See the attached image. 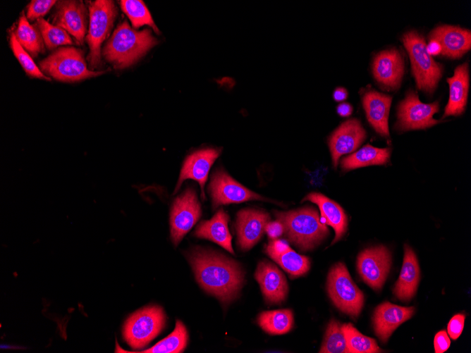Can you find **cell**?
Here are the masks:
<instances>
[{
    "instance_id": "8992f818",
    "label": "cell",
    "mask_w": 471,
    "mask_h": 353,
    "mask_svg": "<svg viewBox=\"0 0 471 353\" xmlns=\"http://www.w3.org/2000/svg\"><path fill=\"white\" fill-rule=\"evenodd\" d=\"M327 291L334 305L343 313L356 318L364 304V295L352 280L343 263L334 265L328 274Z\"/></svg>"
},
{
    "instance_id": "52a82bcc",
    "label": "cell",
    "mask_w": 471,
    "mask_h": 353,
    "mask_svg": "<svg viewBox=\"0 0 471 353\" xmlns=\"http://www.w3.org/2000/svg\"><path fill=\"white\" fill-rule=\"evenodd\" d=\"M90 25L87 42L90 53L87 60L90 70L98 68L102 63L100 49L109 35L117 14L114 1L97 0L90 3Z\"/></svg>"
},
{
    "instance_id": "d4e9b609",
    "label": "cell",
    "mask_w": 471,
    "mask_h": 353,
    "mask_svg": "<svg viewBox=\"0 0 471 353\" xmlns=\"http://www.w3.org/2000/svg\"><path fill=\"white\" fill-rule=\"evenodd\" d=\"M449 85V99L443 118L448 116H458L465 110L469 88L467 63L458 66L451 78H447Z\"/></svg>"
},
{
    "instance_id": "4fadbf2b",
    "label": "cell",
    "mask_w": 471,
    "mask_h": 353,
    "mask_svg": "<svg viewBox=\"0 0 471 353\" xmlns=\"http://www.w3.org/2000/svg\"><path fill=\"white\" fill-rule=\"evenodd\" d=\"M87 10L81 1H59L53 18L54 25L65 30L79 44L83 43L87 28Z\"/></svg>"
},
{
    "instance_id": "7a4b0ae2",
    "label": "cell",
    "mask_w": 471,
    "mask_h": 353,
    "mask_svg": "<svg viewBox=\"0 0 471 353\" xmlns=\"http://www.w3.org/2000/svg\"><path fill=\"white\" fill-rule=\"evenodd\" d=\"M157 44L150 30L137 31L124 21L105 45L103 56L115 68L121 69L135 63Z\"/></svg>"
},
{
    "instance_id": "9a60e30c",
    "label": "cell",
    "mask_w": 471,
    "mask_h": 353,
    "mask_svg": "<svg viewBox=\"0 0 471 353\" xmlns=\"http://www.w3.org/2000/svg\"><path fill=\"white\" fill-rule=\"evenodd\" d=\"M372 69L375 79L384 88L396 89L404 73L403 58L397 49L384 50L374 57Z\"/></svg>"
},
{
    "instance_id": "44dd1931",
    "label": "cell",
    "mask_w": 471,
    "mask_h": 353,
    "mask_svg": "<svg viewBox=\"0 0 471 353\" xmlns=\"http://www.w3.org/2000/svg\"><path fill=\"white\" fill-rule=\"evenodd\" d=\"M265 252L291 277L305 274L310 269V259L296 253L281 240H271L266 246Z\"/></svg>"
},
{
    "instance_id": "30bf717a",
    "label": "cell",
    "mask_w": 471,
    "mask_h": 353,
    "mask_svg": "<svg viewBox=\"0 0 471 353\" xmlns=\"http://www.w3.org/2000/svg\"><path fill=\"white\" fill-rule=\"evenodd\" d=\"M391 264V253L382 245L363 250L357 259V269L360 275L369 286L376 290H381L384 285Z\"/></svg>"
},
{
    "instance_id": "8fae6325",
    "label": "cell",
    "mask_w": 471,
    "mask_h": 353,
    "mask_svg": "<svg viewBox=\"0 0 471 353\" xmlns=\"http://www.w3.org/2000/svg\"><path fill=\"white\" fill-rule=\"evenodd\" d=\"M201 216L200 204L194 190L188 188L177 197L171 211V235L177 245Z\"/></svg>"
},
{
    "instance_id": "f1b7e54d",
    "label": "cell",
    "mask_w": 471,
    "mask_h": 353,
    "mask_svg": "<svg viewBox=\"0 0 471 353\" xmlns=\"http://www.w3.org/2000/svg\"><path fill=\"white\" fill-rule=\"evenodd\" d=\"M14 35L19 44L33 57L44 51L40 32L29 23L23 13Z\"/></svg>"
},
{
    "instance_id": "603a6c76",
    "label": "cell",
    "mask_w": 471,
    "mask_h": 353,
    "mask_svg": "<svg viewBox=\"0 0 471 353\" xmlns=\"http://www.w3.org/2000/svg\"><path fill=\"white\" fill-rule=\"evenodd\" d=\"M404 249L403 263L393 293L398 299L408 302L417 291L420 271L413 250L408 244H405Z\"/></svg>"
},
{
    "instance_id": "4dcf8cb0",
    "label": "cell",
    "mask_w": 471,
    "mask_h": 353,
    "mask_svg": "<svg viewBox=\"0 0 471 353\" xmlns=\"http://www.w3.org/2000/svg\"><path fill=\"white\" fill-rule=\"evenodd\" d=\"M350 353H377L382 350L376 340L360 333L350 323L342 324Z\"/></svg>"
},
{
    "instance_id": "b9f144b4",
    "label": "cell",
    "mask_w": 471,
    "mask_h": 353,
    "mask_svg": "<svg viewBox=\"0 0 471 353\" xmlns=\"http://www.w3.org/2000/svg\"><path fill=\"white\" fill-rule=\"evenodd\" d=\"M348 92L343 87H338L334 92V99L336 101H341L347 98Z\"/></svg>"
},
{
    "instance_id": "9c48e42d",
    "label": "cell",
    "mask_w": 471,
    "mask_h": 353,
    "mask_svg": "<svg viewBox=\"0 0 471 353\" xmlns=\"http://www.w3.org/2000/svg\"><path fill=\"white\" fill-rule=\"evenodd\" d=\"M439 109L438 101L422 103L417 94L410 90L399 104L396 128L399 131H406L431 127L439 123V120L433 118Z\"/></svg>"
},
{
    "instance_id": "484cf974",
    "label": "cell",
    "mask_w": 471,
    "mask_h": 353,
    "mask_svg": "<svg viewBox=\"0 0 471 353\" xmlns=\"http://www.w3.org/2000/svg\"><path fill=\"white\" fill-rule=\"evenodd\" d=\"M228 219L227 213L220 209L210 220L200 223L195 231V235L208 239L233 254L232 237L228 228Z\"/></svg>"
},
{
    "instance_id": "83f0119b",
    "label": "cell",
    "mask_w": 471,
    "mask_h": 353,
    "mask_svg": "<svg viewBox=\"0 0 471 353\" xmlns=\"http://www.w3.org/2000/svg\"><path fill=\"white\" fill-rule=\"evenodd\" d=\"M259 326L271 335L288 333L293 327V315L290 309H279L262 312L257 318Z\"/></svg>"
},
{
    "instance_id": "7402d4cb",
    "label": "cell",
    "mask_w": 471,
    "mask_h": 353,
    "mask_svg": "<svg viewBox=\"0 0 471 353\" xmlns=\"http://www.w3.org/2000/svg\"><path fill=\"white\" fill-rule=\"evenodd\" d=\"M391 97L375 90L366 92L362 104L369 123L380 135L389 137L388 118Z\"/></svg>"
},
{
    "instance_id": "836d02e7",
    "label": "cell",
    "mask_w": 471,
    "mask_h": 353,
    "mask_svg": "<svg viewBox=\"0 0 471 353\" xmlns=\"http://www.w3.org/2000/svg\"><path fill=\"white\" fill-rule=\"evenodd\" d=\"M36 25L49 49H54L60 45L73 44V39L65 30L50 24L42 18L37 20Z\"/></svg>"
},
{
    "instance_id": "d590c367",
    "label": "cell",
    "mask_w": 471,
    "mask_h": 353,
    "mask_svg": "<svg viewBox=\"0 0 471 353\" xmlns=\"http://www.w3.org/2000/svg\"><path fill=\"white\" fill-rule=\"evenodd\" d=\"M54 0H33L27 6L26 18L30 20L38 19L46 15L56 3Z\"/></svg>"
},
{
    "instance_id": "d6a6232c",
    "label": "cell",
    "mask_w": 471,
    "mask_h": 353,
    "mask_svg": "<svg viewBox=\"0 0 471 353\" xmlns=\"http://www.w3.org/2000/svg\"><path fill=\"white\" fill-rule=\"evenodd\" d=\"M122 11L130 20L133 27L142 25L150 26L157 33L159 30L154 24L151 14L142 1L123 0L120 2Z\"/></svg>"
},
{
    "instance_id": "5b68a950",
    "label": "cell",
    "mask_w": 471,
    "mask_h": 353,
    "mask_svg": "<svg viewBox=\"0 0 471 353\" xmlns=\"http://www.w3.org/2000/svg\"><path fill=\"white\" fill-rule=\"evenodd\" d=\"M39 66L47 75L62 82L79 81L104 73L89 70L83 51L73 47L57 49L41 61Z\"/></svg>"
},
{
    "instance_id": "4316f807",
    "label": "cell",
    "mask_w": 471,
    "mask_h": 353,
    "mask_svg": "<svg viewBox=\"0 0 471 353\" xmlns=\"http://www.w3.org/2000/svg\"><path fill=\"white\" fill-rule=\"evenodd\" d=\"M391 150L367 144L341 161L342 169L349 171L371 165H382L389 161Z\"/></svg>"
},
{
    "instance_id": "cb8c5ba5",
    "label": "cell",
    "mask_w": 471,
    "mask_h": 353,
    "mask_svg": "<svg viewBox=\"0 0 471 353\" xmlns=\"http://www.w3.org/2000/svg\"><path fill=\"white\" fill-rule=\"evenodd\" d=\"M302 201L316 204L321 212V218L335 231V237L331 244L338 242L344 235L348 226V218L343 209L334 201L317 192L308 194Z\"/></svg>"
},
{
    "instance_id": "5bb4252c",
    "label": "cell",
    "mask_w": 471,
    "mask_h": 353,
    "mask_svg": "<svg viewBox=\"0 0 471 353\" xmlns=\"http://www.w3.org/2000/svg\"><path fill=\"white\" fill-rule=\"evenodd\" d=\"M365 138L366 132L358 120L353 118L343 123L329 140L334 166L336 167L341 156L356 150Z\"/></svg>"
},
{
    "instance_id": "6da1fadb",
    "label": "cell",
    "mask_w": 471,
    "mask_h": 353,
    "mask_svg": "<svg viewBox=\"0 0 471 353\" xmlns=\"http://www.w3.org/2000/svg\"><path fill=\"white\" fill-rule=\"evenodd\" d=\"M190 261L203 289L224 304L236 299L244 282L239 264L219 254L200 250L194 252Z\"/></svg>"
},
{
    "instance_id": "60d3db41",
    "label": "cell",
    "mask_w": 471,
    "mask_h": 353,
    "mask_svg": "<svg viewBox=\"0 0 471 353\" xmlns=\"http://www.w3.org/2000/svg\"><path fill=\"white\" fill-rule=\"evenodd\" d=\"M353 111V107L348 103L340 104L337 107V113L343 117L348 116Z\"/></svg>"
},
{
    "instance_id": "f546056e",
    "label": "cell",
    "mask_w": 471,
    "mask_h": 353,
    "mask_svg": "<svg viewBox=\"0 0 471 353\" xmlns=\"http://www.w3.org/2000/svg\"><path fill=\"white\" fill-rule=\"evenodd\" d=\"M188 332L183 323L177 320L174 330L151 348L140 353H179L183 352L188 342Z\"/></svg>"
},
{
    "instance_id": "f35d334b",
    "label": "cell",
    "mask_w": 471,
    "mask_h": 353,
    "mask_svg": "<svg viewBox=\"0 0 471 353\" xmlns=\"http://www.w3.org/2000/svg\"><path fill=\"white\" fill-rule=\"evenodd\" d=\"M283 226L279 221L269 222L265 228L269 237L271 240L277 239L283 233Z\"/></svg>"
},
{
    "instance_id": "ba28073f",
    "label": "cell",
    "mask_w": 471,
    "mask_h": 353,
    "mask_svg": "<svg viewBox=\"0 0 471 353\" xmlns=\"http://www.w3.org/2000/svg\"><path fill=\"white\" fill-rule=\"evenodd\" d=\"M166 317L159 306H151L133 314L123 326V337L134 349L142 348L163 329Z\"/></svg>"
},
{
    "instance_id": "d6986e66",
    "label": "cell",
    "mask_w": 471,
    "mask_h": 353,
    "mask_svg": "<svg viewBox=\"0 0 471 353\" xmlns=\"http://www.w3.org/2000/svg\"><path fill=\"white\" fill-rule=\"evenodd\" d=\"M219 154V149L209 148L198 150L189 155L181 168L175 192L185 180L192 179L200 184L204 199V187L209 169Z\"/></svg>"
},
{
    "instance_id": "ac0fdd59",
    "label": "cell",
    "mask_w": 471,
    "mask_h": 353,
    "mask_svg": "<svg viewBox=\"0 0 471 353\" xmlns=\"http://www.w3.org/2000/svg\"><path fill=\"white\" fill-rule=\"evenodd\" d=\"M255 275L267 302L280 304L285 300L288 290L287 280L274 264L267 261H261Z\"/></svg>"
},
{
    "instance_id": "7c38bea8",
    "label": "cell",
    "mask_w": 471,
    "mask_h": 353,
    "mask_svg": "<svg viewBox=\"0 0 471 353\" xmlns=\"http://www.w3.org/2000/svg\"><path fill=\"white\" fill-rule=\"evenodd\" d=\"M209 190L214 208L250 200L270 201L244 187L220 169L212 175Z\"/></svg>"
},
{
    "instance_id": "ffe728a7",
    "label": "cell",
    "mask_w": 471,
    "mask_h": 353,
    "mask_svg": "<svg viewBox=\"0 0 471 353\" xmlns=\"http://www.w3.org/2000/svg\"><path fill=\"white\" fill-rule=\"evenodd\" d=\"M429 38L439 42L441 54L452 58L461 57L470 49V31L458 26H437L429 33Z\"/></svg>"
},
{
    "instance_id": "e0dca14e",
    "label": "cell",
    "mask_w": 471,
    "mask_h": 353,
    "mask_svg": "<svg viewBox=\"0 0 471 353\" xmlns=\"http://www.w3.org/2000/svg\"><path fill=\"white\" fill-rule=\"evenodd\" d=\"M414 306H401L385 302L375 309L373 316L374 332L385 343L392 333L415 313Z\"/></svg>"
},
{
    "instance_id": "277c9868",
    "label": "cell",
    "mask_w": 471,
    "mask_h": 353,
    "mask_svg": "<svg viewBox=\"0 0 471 353\" xmlns=\"http://www.w3.org/2000/svg\"><path fill=\"white\" fill-rule=\"evenodd\" d=\"M402 41L410 56L417 88L432 93L442 76L441 66L427 52L425 40L417 31L405 32Z\"/></svg>"
},
{
    "instance_id": "1f68e13d",
    "label": "cell",
    "mask_w": 471,
    "mask_h": 353,
    "mask_svg": "<svg viewBox=\"0 0 471 353\" xmlns=\"http://www.w3.org/2000/svg\"><path fill=\"white\" fill-rule=\"evenodd\" d=\"M320 353H350L342 324L334 318L329 321Z\"/></svg>"
},
{
    "instance_id": "3957f363",
    "label": "cell",
    "mask_w": 471,
    "mask_h": 353,
    "mask_svg": "<svg viewBox=\"0 0 471 353\" xmlns=\"http://www.w3.org/2000/svg\"><path fill=\"white\" fill-rule=\"evenodd\" d=\"M274 214L289 241L303 251L312 249L329 234L326 224L312 207L275 211Z\"/></svg>"
},
{
    "instance_id": "8d00e7d4",
    "label": "cell",
    "mask_w": 471,
    "mask_h": 353,
    "mask_svg": "<svg viewBox=\"0 0 471 353\" xmlns=\"http://www.w3.org/2000/svg\"><path fill=\"white\" fill-rule=\"evenodd\" d=\"M465 315L458 314L453 316L448 324V333L453 340H456L462 333Z\"/></svg>"
},
{
    "instance_id": "ab89813d",
    "label": "cell",
    "mask_w": 471,
    "mask_h": 353,
    "mask_svg": "<svg viewBox=\"0 0 471 353\" xmlns=\"http://www.w3.org/2000/svg\"><path fill=\"white\" fill-rule=\"evenodd\" d=\"M427 51L431 56H435L441 53V44L435 39H430L427 45Z\"/></svg>"
},
{
    "instance_id": "2e32d148",
    "label": "cell",
    "mask_w": 471,
    "mask_h": 353,
    "mask_svg": "<svg viewBox=\"0 0 471 353\" xmlns=\"http://www.w3.org/2000/svg\"><path fill=\"white\" fill-rule=\"evenodd\" d=\"M269 215L258 209H243L237 214L238 242L243 250H249L261 238L269 222Z\"/></svg>"
},
{
    "instance_id": "e575fe53",
    "label": "cell",
    "mask_w": 471,
    "mask_h": 353,
    "mask_svg": "<svg viewBox=\"0 0 471 353\" xmlns=\"http://www.w3.org/2000/svg\"><path fill=\"white\" fill-rule=\"evenodd\" d=\"M11 48L22 66L25 73L33 78L50 80L51 78L44 75L34 62L29 53L17 41L15 35L12 34L10 39Z\"/></svg>"
},
{
    "instance_id": "74e56055",
    "label": "cell",
    "mask_w": 471,
    "mask_h": 353,
    "mask_svg": "<svg viewBox=\"0 0 471 353\" xmlns=\"http://www.w3.org/2000/svg\"><path fill=\"white\" fill-rule=\"evenodd\" d=\"M434 345L436 353L444 352L449 348L451 340L446 330H442L436 334Z\"/></svg>"
}]
</instances>
